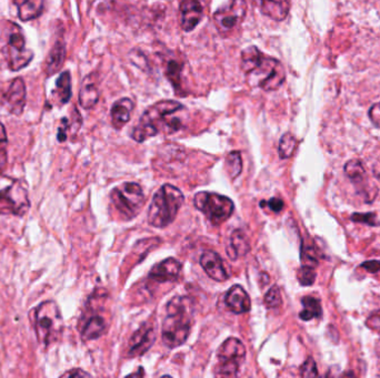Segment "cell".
<instances>
[{"instance_id":"24","label":"cell","mask_w":380,"mask_h":378,"mask_svg":"<svg viewBox=\"0 0 380 378\" xmlns=\"http://www.w3.org/2000/svg\"><path fill=\"white\" fill-rule=\"evenodd\" d=\"M250 242L243 231L237 229L231 234V242L227 246V253L231 260H237L240 256H246L250 252Z\"/></svg>"},{"instance_id":"42","label":"cell","mask_w":380,"mask_h":378,"mask_svg":"<svg viewBox=\"0 0 380 378\" xmlns=\"http://www.w3.org/2000/svg\"><path fill=\"white\" fill-rule=\"evenodd\" d=\"M256 1H258V0H256Z\"/></svg>"},{"instance_id":"25","label":"cell","mask_w":380,"mask_h":378,"mask_svg":"<svg viewBox=\"0 0 380 378\" xmlns=\"http://www.w3.org/2000/svg\"><path fill=\"white\" fill-rule=\"evenodd\" d=\"M106 329V323L102 316H92L86 322L84 329L82 331V339L85 341H92L98 339L104 334Z\"/></svg>"},{"instance_id":"32","label":"cell","mask_w":380,"mask_h":378,"mask_svg":"<svg viewBox=\"0 0 380 378\" xmlns=\"http://www.w3.org/2000/svg\"><path fill=\"white\" fill-rule=\"evenodd\" d=\"M266 306L268 308H276L283 304V298H281V290L278 286H273L266 293L265 298H264Z\"/></svg>"},{"instance_id":"9","label":"cell","mask_w":380,"mask_h":378,"mask_svg":"<svg viewBox=\"0 0 380 378\" xmlns=\"http://www.w3.org/2000/svg\"><path fill=\"white\" fill-rule=\"evenodd\" d=\"M6 32H7L6 57L8 61L9 68L13 71L20 70L32 61L34 53L26 47L24 34L17 25L9 23Z\"/></svg>"},{"instance_id":"29","label":"cell","mask_w":380,"mask_h":378,"mask_svg":"<svg viewBox=\"0 0 380 378\" xmlns=\"http://www.w3.org/2000/svg\"><path fill=\"white\" fill-rule=\"evenodd\" d=\"M226 165H227V171L231 177H237L243 171V161H241V156L238 151H233L228 154V157L226 159Z\"/></svg>"},{"instance_id":"20","label":"cell","mask_w":380,"mask_h":378,"mask_svg":"<svg viewBox=\"0 0 380 378\" xmlns=\"http://www.w3.org/2000/svg\"><path fill=\"white\" fill-rule=\"evenodd\" d=\"M99 100V90L94 80V75H90L82 81L79 92V103L84 109H92Z\"/></svg>"},{"instance_id":"36","label":"cell","mask_w":380,"mask_h":378,"mask_svg":"<svg viewBox=\"0 0 380 378\" xmlns=\"http://www.w3.org/2000/svg\"><path fill=\"white\" fill-rule=\"evenodd\" d=\"M368 115H369L372 122L374 123L376 127L380 128V101L370 107Z\"/></svg>"},{"instance_id":"13","label":"cell","mask_w":380,"mask_h":378,"mask_svg":"<svg viewBox=\"0 0 380 378\" xmlns=\"http://www.w3.org/2000/svg\"><path fill=\"white\" fill-rule=\"evenodd\" d=\"M26 86L23 78L13 79L7 92L4 94V103L13 115H19L26 106Z\"/></svg>"},{"instance_id":"31","label":"cell","mask_w":380,"mask_h":378,"mask_svg":"<svg viewBox=\"0 0 380 378\" xmlns=\"http://www.w3.org/2000/svg\"><path fill=\"white\" fill-rule=\"evenodd\" d=\"M297 277H298L299 283H300V284L304 285V286H310V285L315 283V267H314V266L302 265V267L299 269Z\"/></svg>"},{"instance_id":"1","label":"cell","mask_w":380,"mask_h":378,"mask_svg":"<svg viewBox=\"0 0 380 378\" xmlns=\"http://www.w3.org/2000/svg\"><path fill=\"white\" fill-rule=\"evenodd\" d=\"M241 69L246 73L250 86L258 87L264 92H275L286 80L283 63L264 55L256 46L241 51Z\"/></svg>"},{"instance_id":"2","label":"cell","mask_w":380,"mask_h":378,"mask_svg":"<svg viewBox=\"0 0 380 378\" xmlns=\"http://www.w3.org/2000/svg\"><path fill=\"white\" fill-rule=\"evenodd\" d=\"M181 110H184V106L175 100L156 102L142 113L131 137L137 142H144L152 137L157 136L159 132H177L183 125L180 119L176 117Z\"/></svg>"},{"instance_id":"26","label":"cell","mask_w":380,"mask_h":378,"mask_svg":"<svg viewBox=\"0 0 380 378\" xmlns=\"http://www.w3.org/2000/svg\"><path fill=\"white\" fill-rule=\"evenodd\" d=\"M304 310L299 313V317L302 318V321H310L312 318H318L323 314V308H321V303L318 298H312V296H305L302 300Z\"/></svg>"},{"instance_id":"15","label":"cell","mask_w":380,"mask_h":378,"mask_svg":"<svg viewBox=\"0 0 380 378\" xmlns=\"http://www.w3.org/2000/svg\"><path fill=\"white\" fill-rule=\"evenodd\" d=\"M155 331L152 325H142L129 341L128 355L130 358L145 354L155 342Z\"/></svg>"},{"instance_id":"35","label":"cell","mask_w":380,"mask_h":378,"mask_svg":"<svg viewBox=\"0 0 380 378\" xmlns=\"http://www.w3.org/2000/svg\"><path fill=\"white\" fill-rule=\"evenodd\" d=\"M375 214L374 213H355L352 215V220L354 222H358V223H364V225H370V227H375L378 225V222L376 221Z\"/></svg>"},{"instance_id":"5","label":"cell","mask_w":380,"mask_h":378,"mask_svg":"<svg viewBox=\"0 0 380 378\" xmlns=\"http://www.w3.org/2000/svg\"><path fill=\"white\" fill-rule=\"evenodd\" d=\"M34 327L38 341L48 346L57 339L61 329V316L56 303L44 302L35 310Z\"/></svg>"},{"instance_id":"11","label":"cell","mask_w":380,"mask_h":378,"mask_svg":"<svg viewBox=\"0 0 380 378\" xmlns=\"http://www.w3.org/2000/svg\"><path fill=\"white\" fill-rule=\"evenodd\" d=\"M345 173L350 179L356 190L364 198V201L372 202L377 196L378 189L370 182L366 169L360 160H350L345 165Z\"/></svg>"},{"instance_id":"41","label":"cell","mask_w":380,"mask_h":378,"mask_svg":"<svg viewBox=\"0 0 380 378\" xmlns=\"http://www.w3.org/2000/svg\"><path fill=\"white\" fill-rule=\"evenodd\" d=\"M372 173L380 181V159L376 162L375 165L372 168Z\"/></svg>"},{"instance_id":"22","label":"cell","mask_w":380,"mask_h":378,"mask_svg":"<svg viewBox=\"0 0 380 378\" xmlns=\"http://www.w3.org/2000/svg\"><path fill=\"white\" fill-rule=\"evenodd\" d=\"M66 61V46L63 40L55 42L45 61V71L48 76H53L63 68Z\"/></svg>"},{"instance_id":"19","label":"cell","mask_w":380,"mask_h":378,"mask_svg":"<svg viewBox=\"0 0 380 378\" xmlns=\"http://www.w3.org/2000/svg\"><path fill=\"white\" fill-rule=\"evenodd\" d=\"M260 11L264 16L276 21H283L290 11L289 0H258Z\"/></svg>"},{"instance_id":"12","label":"cell","mask_w":380,"mask_h":378,"mask_svg":"<svg viewBox=\"0 0 380 378\" xmlns=\"http://www.w3.org/2000/svg\"><path fill=\"white\" fill-rule=\"evenodd\" d=\"M29 208L26 191L20 185L13 184L0 191V214L21 215Z\"/></svg>"},{"instance_id":"14","label":"cell","mask_w":380,"mask_h":378,"mask_svg":"<svg viewBox=\"0 0 380 378\" xmlns=\"http://www.w3.org/2000/svg\"><path fill=\"white\" fill-rule=\"evenodd\" d=\"M204 0H181L180 25L185 32H192L198 26L204 15Z\"/></svg>"},{"instance_id":"4","label":"cell","mask_w":380,"mask_h":378,"mask_svg":"<svg viewBox=\"0 0 380 378\" xmlns=\"http://www.w3.org/2000/svg\"><path fill=\"white\" fill-rule=\"evenodd\" d=\"M185 196L176 187L165 184L156 192L148 211V222L152 227L163 229L173 223L184 204Z\"/></svg>"},{"instance_id":"34","label":"cell","mask_w":380,"mask_h":378,"mask_svg":"<svg viewBox=\"0 0 380 378\" xmlns=\"http://www.w3.org/2000/svg\"><path fill=\"white\" fill-rule=\"evenodd\" d=\"M300 375L302 377H316L318 376L317 366L314 358H307L306 362L300 367Z\"/></svg>"},{"instance_id":"16","label":"cell","mask_w":380,"mask_h":378,"mask_svg":"<svg viewBox=\"0 0 380 378\" xmlns=\"http://www.w3.org/2000/svg\"><path fill=\"white\" fill-rule=\"evenodd\" d=\"M181 271V263L173 258H168L152 267L149 273V279L152 281L173 282L178 279Z\"/></svg>"},{"instance_id":"33","label":"cell","mask_w":380,"mask_h":378,"mask_svg":"<svg viewBox=\"0 0 380 378\" xmlns=\"http://www.w3.org/2000/svg\"><path fill=\"white\" fill-rule=\"evenodd\" d=\"M181 68L183 65L180 63L171 61L168 63L167 69H166V76L176 89L178 88V82L180 80Z\"/></svg>"},{"instance_id":"23","label":"cell","mask_w":380,"mask_h":378,"mask_svg":"<svg viewBox=\"0 0 380 378\" xmlns=\"http://www.w3.org/2000/svg\"><path fill=\"white\" fill-rule=\"evenodd\" d=\"M23 21L38 18L44 11V0H13Z\"/></svg>"},{"instance_id":"39","label":"cell","mask_w":380,"mask_h":378,"mask_svg":"<svg viewBox=\"0 0 380 378\" xmlns=\"http://www.w3.org/2000/svg\"><path fill=\"white\" fill-rule=\"evenodd\" d=\"M362 267H364L369 273H378V272H380V261L364 262V263L362 264Z\"/></svg>"},{"instance_id":"3","label":"cell","mask_w":380,"mask_h":378,"mask_svg":"<svg viewBox=\"0 0 380 378\" xmlns=\"http://www.w3.org/2000/svg\"><path fill=\"white\" fill-rule=\"evenodd\" d=\"M192 313L194 305L189 298L177 296L168 303L161 333L166 346L175 348L186 342L192 329Z\"/></svg>"},{"instance_id":"8","label":"cell","mask_w":380,"mask_h":378,"mask_svg":"<svg viewBox=\"0 0 380 378\" xmlns=\"http://www.w3.org/2000/svg\"><path fill=\"white\" fill-rule=\"evenodd\" d=\"M218 365L216 375L221 377H235L246 358V348L240 339L229 337L217 352Z\"/></svg>"},{"instance_id":"17","label":"cell","mask_w":380,"mask_h":378,"mask_svg":"<svg viewBox=\"0 0 380 378\" xmlns=\"http://www.w3.org/2000/svg\"><path fill=\"white\" fill-rule=\"evenodd\" d=\"M200 265L208 274V277H212L215 281L223 282L229 277V274L227 273V270L223 266L221 256L213 251H208L202 254V258H200Z\"/></svg>"},{"instance_id":"30","label":"cell","mask_w":380,"mask_h":378,"mask_svg":"<svg viewBox=\"0 0 380 378\" xmlns=\"http://www.w3.org/2000/svg\"><path fill=\"white\" fill-rule=\"evenodd\" d=\"M7 146H8L7 133H6V129L3 123L0 122V173L3 172L4 170H5L7 161H8Z\"/></svg>"},{"instance_id":"10","label":"cell","mask_w":380,"mask_h":378,"mask_svg":"<svg viewBox=\"0 0 380 378\" xmlns=\"http://www.w3.org/2000/svg\"><path fill=\"white\" fill-rule=\"evenodd\" d=\"M247 11L248 5L246 0H228V4L214 15V21L219 34L226 36L238 28L246 18Z\"/></svg>"},{"instance_id":"40","label":"cell","mask_w":380,"mask_h":378,"mask_svg":"<svg viewBox=\"0 0 380 378\" xmlns=\"http://www.w3.org/2000/svg\"><path fill=\"white\" fill-rule=\"evenodd\" d=\"M65 377H84V376H90V374L86 373L82 370H73L68 373L63 374Z\"/></svg>"},{"instance_id":"38","label":"cell","mask_w":380,"mask_h":378,"mask_svg":"<svg viewBox=\"0 0 380 378\" xmlns=\"http://www.w3.org/2000/svg\"><path fill=\"white\" fill-rule=\"evenodd\" d=\"M368 327L372 331L380 332V310L376 312V313L372 314V315L368 317L367 322Z\"/></svg>"},{"instance_id":"6","label":"cell","mask_w":380,"mask_h":378,"mask_svg":"<svg viewBox=\"0 0 380 378\" xmlns=\"http://www.w3.org/2000/svg\"><path fill=\"white\" fill-rule=\"evenodd\" d=\"M195 206L206 215L214 225H223L233 215L235 206L227 196L212 192H200L195 196Z\"/></svg>"},{"instance_id":"28","label":"cell","mask_w":380,"mask_h":378,"mask_svg":"<svg viewBox=\"0 0 380 378\" xmlns=\"http://www.w3.org/2000/svg\"><path fill=\"white\" fill-rule=\"evenodd\" d=\"M297 140L291 133H285L279 141L278 153L281 159H288L296 151Z\"/></svg>"},{"instance_id":"27","label":"cell","mask_w":380,"mask_h":378,"mask_svg":"<svg viewBox=\"0 0 380 378\" xmlns=\"http://www.w3.org/2000/svg\"><path fill=\"white\" fill-rule=\"evenodd\" d=\"M56 96L61 103H67L71 98V77L68 71L61 73L56 82Z\"/></svg>"},{"instance_id":"7","label":"cell","mask_w":380,"mask_h":378,"mask_svg":"<svg viewBox=\"0 0 380 378\" xmlns=\"http://www.w3.org/2000/svg\"><path fill=\"white\" fill-rule=\"evenodd\" d=\"M111 199L121 217L127 220L134 219L145 203L142 187L135 182L123 183L114 189Z\"/></svg>"},{"instance_id":"21","label":"cell","mask_w":380,"mask_h":378,"mask_svg":"<svg viewBox=\"0 0 380 378\" xmlns=\"http://www.w3.org/2000/svg\"><path fill=\"white\" fill-rule=\"evenodd\" d=\"M134 106V102L129 98H123L114 103L111 111V123H113L114 128L121 129L130 120Z\"/></svg>"},{"instance_id":"37","label":"cell","mask_w":380,"mask_h":378,"mask_svg":"<svg viewBox=\"0 0 380 378\" xmlns=\"http://www.w3.org/2000/svg\"><path fill=\"white\" fill-rule=\"evenodd\" d=\"M264 204H267L268 208H269L270 210L273 212H276V213H278V212H281V210L283 209V201L281 200V199L278 198H273L270 199L269 201L266 203L265 201L262 202L260 203V206H264Z\"/></svg>"},{"instance_id":"18","label":"cell","mask_w":380,"mask_h":378,"mask_svg":"<svg viewBox=\"0 0 380 378\" xmlns=\"http://www.w3.org/2000/svg\"><path fill=\"white\" fill-rule=\"evenodd\" d=\"M225 302L229 310L236 314L246 313L252 308L250 295L247 294L244 287L240 285H233L231 287V290L226 295Z\"/></svg>"}]
</instances>
